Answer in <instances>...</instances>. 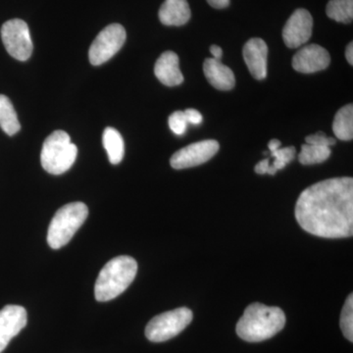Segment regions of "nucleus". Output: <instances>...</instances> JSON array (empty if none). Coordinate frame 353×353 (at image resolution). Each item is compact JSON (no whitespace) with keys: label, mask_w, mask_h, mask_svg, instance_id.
Wrapping results in <instances>:
<instances>
[{"label":"nucleus","mask_w":353,"mask_h":353,"mask_svg":"<svg viewBox=\"0 0 353 353\" xmlns=\"http://www.w3.org/2000/svg\"><path fill=\"white\" fill-rule=\"evenodd\" d=\"M210 52L211 54L213 55V58H214V59L216 60H221V58H222L223 50L222 48H220V46H211Z\"/></svg>","instance_id":"obj_29"},{"label":"nucleus","mask_w":353,"mask_h":353,"mask_svg":"<svg viewBox=\"0 0 353 353\" xmlns=\"http://www.w3.org/2000/svg\"><path fill=\"white\" fill-rule=\"evenodd\" d=\"M88 209L83 202L66 204L55 213L48 228V243L53 250L63 248L87 220Z\"/></svg>","instance_id":"obj_4"},{"label":"nucleus","mask_w":353,"mask_h":353,"mask_svg":"<svg viewBox=\"0 0 353 353\" xmlns=\"http://www.w3.org/2000/svg\"><path fill=\"white\" fill-rule=\"evenodd\" d=\"M183 113H185L188 123H190V124L199 125L202 122V115L196 109H187V110L183 111Z\"/></svg>","instance_id":"obj_26"},{"label":"nucleus","mask_w":353,"mask_h":353,"mask_svg":"<svg viewBox=\"0 0 353 353\" xmlns=\"http://www.w3.org/2000/svg\"><path fill=\"white\" fill-rule=\"evenodd\" d=\"M243 58L253 78L263 80L267 76L268 46L263 39H250L243 48Z\"/></svg>","instance_id":"obj_13"},{"label":"nucleus","mask_w":353,"mask_h":353,"mask_svg":"<svg viewBox=\"0 0 353 353\" xmlns=\"http://www.w3.org/2000/svg\"><path fill=\"white\" fill-rule=\"evenodd\" d=\"M204 75L211 85L220 90H230L234 87L236 80L233 71L214 58H208L203 65Z\"/></svg>","instance_id":"obj_15"},{"label":"nucleus","mask_w":353,"mask_h":353,"mask_svg":"<svg viewBox=\"0 0 353 353\" xmlns=\"http://www.w3.org/2000/svg\"><path fill=\"white\" fill-rule=\"evenodd\" d=\"M158 15L162 24L179 27L189 22L192 12L187 0H165Z\"/></svg>","instance_id":"obj_16"},{"label":"nucleus","mask_w":353,"mask_h":353,"mask_svg":"<svg viewBox=\"0 0 353 353\" xmlns=\"http://www.w3.org/2000/svg\"><path fill=\"white\" fill-rule=\"evenodd\" d=\"M1 38L7 52L15 59L26 61L31 57L34 46L29 27L25 21H7L1 28Z\"/></svg>","instance_id":"obj_8"},{"label":"nucleus","mask_w":353,"mask_h":353,"mask_svg":"<svg viewBox=\"0 0 353 353\" xmlns=\"http://www.w3.org/2000/svg\"><path fill=\"white\" fill-rule=\"evenodd\" d=\"M305 141L308 145L327 146V148L336 143V141L333 138H329L323 132H318L314 134L306 137Z\"/></svg>","instance_id":"obj_25"},{"label":"nucleus","mask_w":353,"mask_h":353,"mask_svg":"<svg viewBox=\"0 0 353 353\" xmlns=\"http://www.w3.org/2000/svg\"><path fill=\"white\" fill-rule=\"evenodd\" d=\"M269 167H270V161L268 158L267 159L262 160L259 164L255 166L254 170L259 175H264V174H268Z\"/></svg>","instance_id":"obj_27"},{"label":"nucleus","mask_w":353,"mask_h":353,"mask_svg":"<svg viewBox=\"0 0 353 353\" xmlns=\"http://www.w3.org/2000/svg\"><path fill=\"white\" fill-rule=\"evenodd\" d=\"M126 31L120 24L109 25L99 32L88 51L90 63L94 66L105 63L122 48L126 41Z\"/></svg>","instance_id":"obj_7"},{"label":"nucleus","mask_w":353,"mask_h":353,"mask_svg":"<svg viewBox=\"0 0 353 353\" xmlns=\"http://www.w3.org/2000/svg\"><path fill=\"white\" fill-rule=\"evenodd\" d=\"M296 218L304 231L326 239L353 234L352 178L329 179L310 185L299 196Z\"/></svg>","instance_id":"obj_1"},{"label":"nucleus","mask_w":353,"mask_h":353,"mask_svg":"<svg viewBox=\"0 0 353 353\" xmlns=\"http://www.w3.org/2000/svg\"><path fill=\"white\" fill-rule=\"evenodd\" d=\"M27 321V311L22 306L6 305L0 310V353L25 328Z\"/></svg>","instance_id":"obj_11"},{"label":"nucleus","mask_w":353,"mask_h":353,"mask_svg":"<svg viewBox=\"0 0 353 353\" xmlns=\"http://www.w3.org/2000/svg\"><path fill=\"white\" fill-rule=\"evenodd\" d=\"M154 74L160 82L168 87H175L183 82L179 57L173 51H166L160 55L155 63Z\"/></svg>","instance_id":"obj_14"},{"label":"nucleus","mask_w":353,"mask_h":353,"mask_svg":"<svg viewBox=\"0 0 353 353\" xmlns=\"http://www.w3.org/2000/svg\"><path fill=\"white\" fill-rule=\"evenodd\" d=\"M345 57L348 63L353 65V43H350L348 44L347 51H345Z\"/></svg>","instance_id":"obj_30"},{"label":"nucleus","mask_w":353,"mask_h":353,"mask_svg":"<svg viewBox=\"0 0 353 353\" xmlns=\"http://www.w3.org/2000/svg\"><path fill=\"white\" fill-rule=\"evenodd\" d=\"M330 62L328 51L318 44H309L294 54L292 67L299 73L311 74L326 69Z\"/></svg>","instance_id":"obj_12"},{"label":"nucleus","mask_w":353,"mask_h":353,"mask_svg":"<svg viewBox=\"0 0 353 353\" xmlns=\"http://www.w3.org/2000/svg\"><path fill=\"white\" fill-rule=\"evenodd\" d=\"M138 263L130 256L111 259L101 269L94 285V296L101 303L112 301L125 292L136 278Z\"/></svg>","instance_id":"obj_3"},{"label":"nucleus","mask_w":353,"mask_h":353,"mask_svg":"<svg viewBox=\"0 0 353 353\" xmlns=\"http://www.w3.org/2000/svg\"><path fill=\"white\" fill-rule=\"evenodd\" d=\"M219 150V143L214 139L199 141L181 148L171 157L170 164L174 169L192 168L208 162Z\"/></svg>","instance_id":"obj_9"},{"label":"nucleus","mask_w":353,"mask_h":353,"mask_svg":"<svg viewBox=\"0 0 353 353\" xmlns=\"http://www.w3.org/2000/svg\"><path fill=\"white\" fill-rule=\"evenodd\" d=\"M168 123L171 131L174 134H178V136H182V134H185L188 124H189L183 111H176V112L171 114Z\"/></svg>","instance_id":"obj_24"},{"label":"nucleus","mask_w":353,"mask_h":353,"mask_svg":"<svg viewBox=\"0 0 353 353\" xmlns=\"http://www.w3.org/2000/svg\"><path fill=\"white\" fill-rule=\"evenodd\" d=\"M330 19L339 23H352L353 19V0H330L326 7Z\"/></svg>","instance_id":"obj_20"},{"label":"nucleus","mask_w":353,"mask_h":353,"mask_svg":"<svg viewBox=\"0 0 353 353\" xmlns=\"http://www.w3.org/2000/svg\"><path fill=\"white\" fill-rule=\"evenodd\" d=\"M78 148L64 131H55L44 141L41 162L44 170L52 175H61L73 166Z\"/></svg>","instance_id":"obj_5"},{"label":"nucleus","mask_w":353,"mask_h":353,"mask_svg":"<svg viewBox=\"0 0 353 353\" xmlns=\"http://www.w3.org/2000/svg\"><path fill=\"white\" fill-rule=\"evenodd\" d=\"M341 329L343 336L353 341V296L350 294L345 301L341 314Z\"/></svg>","instance_id":"obj_23"},{"label":"nucleus","mask_w":353,"mask_h":353,"mask_svg":"<svg viewBox=\"0 0 353 353\" xmlns=\"http://www.w3.org/2000/svg\"><path fill=\"white\" fill-rule=\"evenodd\" d=\"M281 146V141L279 139H271L268 143L269 150L274 152V150H278Z\"/></svg>","instance_id":"obj_31"},{"label":"nucleus","mask_w":353,"mask_h":353,"mask_svg":"<svg viewBox=\"0 0 353 353\" xmlns=\"http://www.w3.org/2000/svg\"><path fill=\"white\" fill-rule=\"evenodd\" d=\"M331 148L327 146L303 145L299 155V160L303 165L319 164L326 161L331 157Z\"/></svg>","instance_id":"obj_21"},{"label":"nucleus","mask_w":353,"mask_h":353,"mask_svg":"<svg viewBox=\"0 0 353 353\" xmlns=\"http://www.w3.org/2000/svg\"><path fill=\"white\" fill-rule=\"evenodd\" d=\"M0 128L8 136H14L21 129L13 104L11 103L10 99L3 94H0Z\"/></svg>","instance_id":"obj_18"},{"label":"nucleus","mask_w":353,"mask_h":353,"mask_svg":"<svg viewBox=\"0 0 353 353\" xmlns=\"http://www.w3.org/2000/svg\"><path fill=\"white\" fill-rule=\"evenodd\" d=\"M206 1L216 9L226 8L230 4V0H206Z\"/></svg>","instance_id":"obj_28"},{"label":"nucleus","mask_w":353,"mask_h":353,"mask_svg":"<svg viewBox=\"0 0 353 353\" xmlns=\"http://www.w3.org/2000/svg\"><path fill=\"white\" fill-rule=\"evenodd\" d=\"M192 320V312L181 307L155 316L145 328V336L153 343L171 340L187 328Z\"/></svg>","instance_id":"obj_6"},{"label":"nucleus","mask_w":353,"mask_h":353,"mask_svg":"<svg viewBox=\"0 0 353 353\" xmlns=\"http://www.w3.org/2000/svg\"><path fill=\"white\" fill-rule=\"evenodd\" d=\"M296 148L289 146V148H280L271 152V157L274 158L273 164L269 167V175H275L277 171L284 169L287 164L292 162L296 157Z\"/></svg>","instance_id":"obj_22"},{"label":"nucleus","mask_w":353,"mask_h":353,"mask_svg":"<svg viewBox=\"0 0 353 353\" xmlns=\"http://www.w3.org/2000/svg\"><path fill=\"white\" fill-rule=\"evenodd\" d=\"M333 131L336 138L341 141H352L353 138V106L348 104L336 114Z\"/></svg>","instance_id":"obj_19"},{"label":"nucleus","mask_w":353,"mask_h":353,"mask_svg":"<svg viewBox=\"0 0 353 353\" xmlns=\"http://www.w3.org/2000/svg\"><path fill=\"white\" fill-rule=\"evenodd\" d=\"M285 324V316L282 309L255 303L245 308L236 324V334L243 341L259 343L277 334Z\"/></svg>","instance_id":"obj_2"},{"label":"nucleus","mask_w":353,"mask_h":353,"mask_svg":"<svg viewBox=\"0 0 353 353\" xmlns=\"http://www.w3.org/2000/svg\"><path fill=\"white\" fill-rule=\"evenodd\" d=\"M103 146L108 154V159L111 164H119L124 157L125 145L124 139L117 130L108 127L104 130L102 137Z\"/></svg>","instance_id":"obj_17"},{"label":"nucleus","mask_w":353,"mask_h":353,"mask_svg":"<svg viewBox=\"0 0 353 353\" xmlns=\"http://www.w3.org/2000/svg\"><path fill=\"white\" fill-rule=\"evenodd\" d=\"M313 19L306 9H297L285 23L283 39L285 46L296 48L307 43L312 34Z\"/></svg>","instance_id":"obj_10"}]
</instances>
